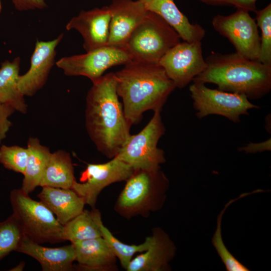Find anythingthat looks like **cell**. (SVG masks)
<instances>
[{
  "label": "cell",
  "mask_w": 271,
  "mask_h": 271,
  "mask_svg": "<svg viewBox=\"0 0 271 271\" xmlns=\"http://www.w3.org/2000/svg\"><path fill=\"white\" fill-rule=\"evenodd\" d=\"M86 97V127L97 150L112 159L130 136L127 121L117 93L115 73L92 82Z\"/></svg>",
  "instance_id": "cell-1"
},
{
  "label": "cell",
  "mask_w": 271,
  "mask_h": 271,
  "mask_svg": "<svg viewBox=\"0 0 271 271\" xmlns=\"http://www.w3.org/2000/svg\"><path fill=\"white\" fill-rule=\"evenodd\" d=\"M115 74L117 93L130 125L139 121L147 110L161 111L176 88L159 64L131 61Z\"/></svg>",
  "instance_id": "cell-2"
},
{
  "label": "cell",
  "mask_w": 271,
  "mask_h": 271,
  "mask_svg": "<svg viewBox=\"0 0 271 271\" xmlns=\"http://www.w3.org/2000/svg\"><path fill=\"white\" fill-rule=\"evenodd\" d=\"M207 67L193 82L213 83L218 89L259 99L271 89V66L245 58L236 53L212 52L205 60Z\"/></svg>",
  "instance_id": "cell-3"
},
{
  "label": "cell",
  "mask_w": 271,
  "mask_h": 271,
  "mask_svg": "<svg viewBox=\"0 0 271 271\" xmlns=\"http://www.w3.org/2000/svg\"><path fill=\"white\" fill-rule=\"evenodd\" d=\"M125 182L114 207L119 215L126 219L148 217L163 207L169 181L161 169L135 170Z\"/></svg>",
  "instance_id": "cell-4"
},
{
  "label": "cell",
  "mask_w": 271,
  "mask_h": 271,
  "mask_svg": "<svg viewBox=\"0 0 271 271\" xmlns=\"http://www.w3.org/2000/svg\"><path fill=\"white\" fill-rule=\"evenodd\" d=\"M177 31L158 15L149 11L129 36L125 48L132 61L159 64L164 55L180 42Z\"/></svg>",
  "instance_id": "cell-5"
},
{
  "label": "cell",
  "mask_w": 271,
  "mask_h": 271,
  "mask_svg": "<svg viewBox=\"0 0 271 271\" xmlns=\"http://www.w3.org/2000/svg\"><path fill=\"white\" fill-rule=\"evenodd\" d=\"M13 215L19 222L27 237L38 243L64 241L63 225L42 202L32 199L21 189L10 193Z\"/></svg>",
  "instance_id": "cell-6"
},
{
  "label": "cell",
  "mask_w": 271,
  "mask_h": 271,
  "mask_svg": "<svg viewBox=\"0 0 271 271\" xmlns=\"http://www.w3.org/2000/svg\"><path fill=\"white\" fill-rule=\"evenodd\" d=\"M161 110L154 111L153 117L138 133L130 135L115 156L135 170L161 169L166 161L163 150L158 143L165 132Z\"/></svg>",
  "instance_id": "cell-7"
},
{
  "label": "cell",
  "mask_w": 271,
  "mask_h": 271,
  "mask_svg": "<svg viewBox=\"0 0 271 271\" xmlns=\"http://www.w3.org/2000/svg\"><path fill=\"white\" fill-rule=\"evenodd\" d=\"M189 90L199 118L217 114L237 123L240 115H248V110L259 108L244 95L211 89L204 83L193 82Z\"/></svg>",
  "instance_id": "cell-8"
},
{
  "label": "cell",
  "mask_w": 271,
  "mask_h": 271,
  "mask_svg": "<svg viewBox=\"0 0 271 271\" xmlns=\"http://www.w3.org/2000/svg\"><path fill=\"white\" fill-rule=\"evenodd\" d=\"M131 61L125 47L106 45L84 54L63 57L56 64L67 76H84L93 82L108 68Z\"/></svg>",
  "instance_id": "cell-9"
},
{
  "label": "cell",
  "mask_w": 271,
  "mask_h": 271,
  "mask_svg": "<svg viewBox=\"0 0 271 271\" xmlns=\"http://www.w3.org/2000/svg\"><path fill=\"white\" fill-rule=\"evenodd\" d=\"M214 29L233 45L236 53L251 60H257L260 38L255 20L248 12L237 9L228 16L218 15L212 21Z\"/></svg>",
  "instance_id": "cell-10"
},
{
  "label": "cell",
  "mask_w": 271,
  "mask_h": 271,
  "mask_svg": "<svg viewBox=\"0 0 271 271\" xmlns=\"http://www.w3.org/2000/svg\"><path fill=\"white\" fill-rule=\"evenodd\" d=\"M133 171L116 157L105 163L88 164L81 174L80 182L75 181L71 189L83 198L86 204L94 208L103 189L114 183L126 181Z\"/></svg>",
  "instance_id": "cell-11"
},
{
  "label": "cell",
  "mask_w": 271,
  "mask_h": 271,
  "mask_svg": "<svg viewBox=\"0 0 271 271\" xmlns=\"http://www.w3.org/2000/svg\"><path fill=\"white\" fill-rule=\"evenodd\" d=\"M159 64L179 89L187 86L207 67L201 41L180 42L164 55Z\"/></svg>",
  "instance_id": "cell-12"
},
{
  "label": "cell",
  "mask_w": 271,
  "mask_h": 271,
  "mask_svg": "<svg viewBox=\"0 0 271 271\" xmlns=\"http://www.w3.org/2000/svg\"><path fill=\"white\" fill-rule=\"evenodd\" d=\"M108 8L110 22L107 45L125 47L129 36L149 11L139 0H112Z\"/></svg>",
  "instance_id": "cell-13"
},
{
  "label": "cell",
  "mask_w": 271,
  "mask_h": 271,
  "mask_svg": "<svg viewBox=\"0 0 271 271\" xmlns=\"http://www.w3.org/2000/svg\"><path fill=\"white\" fill-rule=\"evenodd\" d=\"M63 37L62 34L52 41L37 42L30 68L25 74L20 75L18 79V87L24 96H33L45 84L54 64L56 48Z\"/></svg>",
  "instance_id": "cell-14"
},
{
  "label": "cell",
  "mask_w": 271,
  "mask_h": 271,
  "mask_svg": "<svg viewBox=\"0 0 271 271\" xmlns=\"http://www.w3.org/2000/svg\"><path fill=\"white\" fill-rule=\"evenodd\" d=\"M110 22L108 6L81 11L66 25L67 30L75 29L82 35L83 48L86 51L108 45Z\"/></svg>",
  "instance_id": "cell-15"
},
{
  "label": "cell",
  "mask_w": 271,
  "mask_h": 271,
  "mask_svg": "<svg viewBox=\"0 0 271 271\" xmlns=\"http://www.w3.org/2000/svg\"><path fill=\"white\" fill-rule=\"evenodd\" d=\"M152 232L149 247L131 260L126 271L170 270L169 263L176 255V246L161 228H154Z\"/></svg>",
  "instance_id": "cell-16"
},
{
  "label": "cell",
  "mask_w": 271,
  "mask_h": 271,
  "mask_svg": "<svg viewBox=\"0 0 271 271\" xmlns=\"http://www.w3.org/2000/svg\"><path fill=\"white\" fill-rule=\"evenodd\" d=\"M16 251L27 254L37 260L43 271H70L75 269V250L73 243L60 247H47L26 235Z\"/></svg>",
  "instance_id": "cell-17"
},
{
  "label": "cell",
  "mask_w": 271,
  "mask_h": 271,
  "mask_svg": "<svg viewBox=\"0 0 271 271\" xmlns=\"http://www.w3.org/2000/svg\"><path fill=\"white\" fill-rule=\"evenodd\" d=\"M75 250V269L85 271H115L117 257L102 237L73 243Z\"/></svg>",
  "instance_id": "cell-18"
},
{
  "label": "cell",
  "mask_w": 271,
  "mask_h": 271,
  "mask_svg": "<svg viewBox=\"0 0 271 271\" xmlns=\"http://www.w3.org/2000/svg\"><path fill=\"white\" fill-rule=\"evenodd\" d=\"M147 10L162 17L178 33L184 41H201L205 30L197 24H191L175 4L174 0H139Z\"/></svg>",
  "instance_id": "cell-19"
},
{
  "label": "cell",
  "mask_w": 271,
  "mask_h": 271,
  "mask_svg": "<svg viewBox=\"0 0 271 271\" xmlns=\"http://www.w3.org/2000/svg\"><path fill=\"white\" fill-rule=\"evenodd\" d=\"M38 197L62 225L81 213L86 204L83 198L72 189L44 186Z\"/></svg>",
  "instance_id": "cell-20"
},
{
  "label": "cell",
  "mask_w": 271,
  "mask_h": 271,
  "mask_svg": "<svg viewBox=\"0 0 271 271\" xmlns=\"http://www.w3.org/2000/svg\"><path fill=\"white\" fill-rule=\"evenodd\" d=\"M20 58L6 60L0 68V103L22 113L27 111L24 96L18 87Z\"/></svg>",
  "instance_id": "cell-21"
},
{
  "label": "cell",
  "mask_w": 271,
  "mask_h": 271,
  "mask_svg": "<svg viewBox=\"0 0 271 271\" xmlns=\"http://www.w3.org/2000/svg\"><path fill=\"white\" fill-rule=\"evenodd\" d=\"M76 181L69 153L62 150L51 153L40 186L71 189Z\"/></svg>",
  "instance_id": "cell-22"
},
{
  "label": "cell",
  "mask_w": 271,
  "mask_h": 271,
  "mask_svg": "<svg viewBox=\"0 0 271 271\" xmlns=\"http://www.w3.org/2000/svg\"><path fill=\"white\" fill-rule=\"evenodd\" d=\"M101 219L99 211L93 208L91 211H83L63 225L62 238L72 243L102 237L99 227Z\"/></svg>",
  "instance_id": "cell-23"
},
{
  "label": "cell",
  "mask_w": 271,
  "mask_h": 271,
  "mask_svg": "<svg viewBox=\"0 0 271 271\" xmlns=\"http://www.w3.org/2000/svg\"><path fill=\"white\" fill-rule=\"evenodd\" d=\"M27 145L29 155L21 189L29 194L40 186L51 152L48 148L40 144L37 138H30Z\"/></svg>",
  "instance_id": "cell-24"
},
{
  "label": "cell",
  "mask_w": 271,
  "mask_h": 271,
  "mask_svg": "<svg viewBox=\"0 0 271 271\" xmlns=\"http://www.w3.org/2000/svg\"><path fill=\"white\" fill-rule=\"evenodd\" d=\"M99 227L102 237L106 240L113 253L119 260L121 266L125 270L136 253L144 252L149 247L150 242V236L146 237L144 242L141 244H127L116 238L103 224L101 219L99 221Z\"/></svg>",
  "instance_id": "cell-25"
},
{
  "label": "cell",
  "mask_w": 271,
  "mask_h": 271,
  "mask_svg": "<svg viewBox=\"0 0 271 271\" xmlns=\"http://www.w3.org/2000/svg\"><path fill=\"white\" fill-rule=\"evenodd\" d=\"M250 193H243L235 199L230 200L225 205L224 207L217 216L216 229L212 237V242L228 271L249 270L248 268L236 259L225 246L222 237L221 222L222 216L227 207L235 201L249 195Z\"/></svg>",
  "instance_id": "cell-26"
},
{
  "label": "cell",
  "mask_w": 271,
  "mask_h": 271,
  "mask_svg": "<svg viewBox=\"0 0 271 271\" xmlns=\"http://www.w3.org/2000/svg\"><path fill=\"white\" fill-rule=\"evenodd\" d=\"M24 236L19 222L13 214L0 222V260L16 251Z\"/></svg>",
  "instance_id": "cell-27"
},
{
  "label": "cell",
  "mask_w": 271,
  "mask_h": 271,
  "mask_svg": "<svg viewBox=\"0 0 271 271\" xmlns=\"http://www.w3.org/2000/svg\"><path fill=\"white\" fill-rule=\"evenodd\" d=\"M255 12V20L261 32L258 61L264 65L271 66V4Z\"/></svg>",
  "instance_id": "cell-28"
},
{
  "label": "cell",
  "mask_w": 271,
  "mask_h": 271,
  "mask_svg": "<svg viewBox=\"0 0 271 271\" xmlns=\"http://www.w3.org/2000/svg\"><path fill=\"white\" fill-rule=\"evenodd\" d=\"M28 155L27 148L3 145L0 147V163L7 169L24 174Z\"/></svg>",
  "instance_id": "cell-29"
},
{
  "label": "cell",
  "mask_w": 271,
  "mask_h": 271,
  "mask_svg": "<svg viewBox=\"0 0 271 271\" xmlns=\"http://www.w3.org/2000/svg\"><path fill=\"white\" fill-rule=\"evenodd\" d=\"M15 111V110L11 107L0 103V144L6 138L12 125L9 117Z\"/></svg>",
  "instance_id": "cell-30"
},
{
  "label": "cell",
  "mask_w": 271,
  "mask_h": 271,
  "mask_svg": "<svg viewBox=\"0 0 271 271\" xmlns=\"http://www.w3.org/2000/svg\"><path fill=\"white\" fill-rule=\"evenodd\" d=\"M15 8L18 11H24L35 9H43L47 7L45 0H11Z\"/></svg>",
  "instance_id": "cell-31"
},
{
  "label": "cell",
  "mask_w": 271,
  "mask_h": 271,
  "mask_svg": "<svg viewBox=\"0 0 271 271\" xmlns=\"http://www.w3.org/2000/svg\"><path fill=\"white\" fill-rule=\"evenodd\" d=\"M270 139L259 143H251L246 146L239 148L238 150L246 153H256L265 151H270Z\"/></svg>",
  "instance_id": "cell-32"
},
{
  "label": "cell",
  "mask_w": 271,
  "mask_h": 271,
  "mask_svg": "<svg viewBox=\"0 0 271 271\" xmlns=\"http://www.w3.org/2000/svg\"><path fill=\"white\" fill-rule=\"evenodd\" d=\"M256 0H233L232 6L237 9H241L247 12L256 11L255 3Z\"/></svg>",
  "instance_id": "cell-33"
},
{
  "label": "cell",
  "mask_w": 271,
  "mask_h": 271,
  "mask_svg": "<svg viewBox=\"0 0 271 271\" xmlns=\"http://www.w3.org/2000/svg\"><path fill=\"white\" fill-rule=\"evenodd\" d=\"M205 3L213 5H232L233 0H200Z\"/></svg>",
  "instance_id": "cell-34"
},
{
  "label": "cell",
  "mask_w": 271,
  "mask_h": 271,
  "mask_svg": "<svg viewBox=\"0 0 271 271\" xmlns=\"http://www.w3.org/2000/svg\"><path fill=\"white\" fill-rule=\"evenodd\" d=\"M24 266L25 263L24 262H21L19 264V265H17L15 267L13 268V269H11V270H22L24 268Z\"/></svg>",
  "instance_id": "cell-35"
},
{
  "label": "cell",
  "mask_w": 271,
  "mask_h": 271,
  "mask_svg": "<svg viewBox=\"0 0 271 271\" xmlns=\"http://www.w3.org/2000/svg\"><path fill=\"white\" fill-rule=\"evenodd\" d=\"M1 10H2V4H1V1L0 0V13L1 12Z\"/></svg>",
  "instance_id": "cell-36"
}]
</instances>
